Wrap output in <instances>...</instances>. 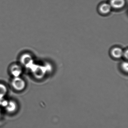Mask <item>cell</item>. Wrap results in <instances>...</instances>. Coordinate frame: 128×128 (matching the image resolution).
<instances>
[{"label": "cell", "instance_id": "5", "mask_svg": "<svg viewBox=\"0 0 128 128\" xmlns=\"http://www.w3.org/2000/svg\"><path fill=\"white\" fill-rule=\"evenodd\" d=\"M11 70L13 74L18 76L22 72V68L19 65L13 64L11 66Z\"/></svg>", "mask_w": 128, "mask_h": 128}, {"label": "cell", "instance_id": "4", "mask_svg": "<svg viewBox=\"0 0 128 128\" xmlns=\"http://www.w3.org/2000/svg\"><path fill=\"white\" fill-rule=\"evenodd\" d=\"M21 61L24 65L30 66L33 64V59L30 54H25L23 55L21 58Z\"/></svg>", "mask_w": 128, "mask_h": 128}, {"label": "cell", "instance_id": "1", "mask_svg": "<svg viewBox=\"0 0 128 128\" xmlns=\"http://www.w3.org/2000/svg\"><path fill=\"white\" fill-rule=\"evenodd\" d=\"M125 2V0H111L110 4L112 8L119 10L124 7Z\"/></svg>", "mask_w": 128, "mask_h": 128}, {"label": "cell", "instance_id": "6", "mask_svg": "<svg viewBox=\"0 0 128 128\" xmlns=\"http://www.w3.org/2000/svg\"><path fill=\"white\" fill-rule=\"evenodd\" d=\"M122 70L125 72H127L128 70V64L127 62H124L121 65Z\"/></svg>", "mask_w": 128, "mask_h": 128}, {"label": "cell", "instance_id": "7", "mask_svg": "<svg viewBox=\"0 0 128 128\" xmlns=\"http://www.w3.org/2000/svg\"><path fill=\"white\" fill-rule=\"evenodd\" d=\"M128 50L126 49L125 51H123V53L122 57H124L126 59H127L128 58Z\"/></svg>", "mask_w": 128, "mask_h": 128}, {"label": "cell", "instance_id": "3", "mask_svg": "<svg viewBox=\"0 0 128 128\" xmlns=\"http://www.w3.org/2000/svg\"><path fill=\"white\" fill-rule=\"evenodd\" d=\"M112 8L109 4L103 3L100 6L99 12L102 14H108L110 12Z\"/></svg>", "mask_w": 128, "mask_h": 128}, {"label": "cell", "instance_id": "2", "mask_svg": "<svg viewBox=\"0 0 128 128\" xmlns=\"http://www.w3.org/2000/svg\"><path fill=\"white\" fill-rule=\"evenodd\" d=\"M123 51L122 48L119 47L113 48L110 51V54L112 57L115 59H118L122 57Z\"/></svg>", "mask_w": 128, "mask_h": 128}]
</instances>
